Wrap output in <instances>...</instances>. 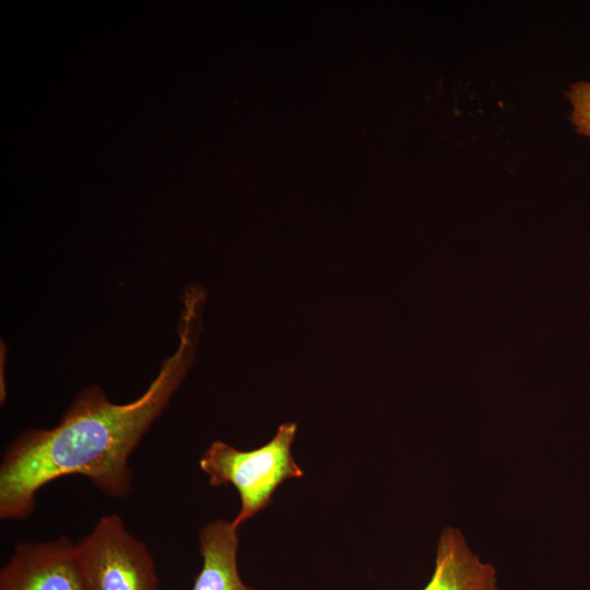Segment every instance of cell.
Instances as JSON below:
<instances>
[{"instance_id":"cell-6","label":"cell","mask_w":590,"mask_h":590,"mask_svg":"<svg viewBox=\"0 0 590 590\" xmlns=\"http://www.w3.org/2000/svg\"><path fill=\"white\" fill-rule=\"evenodd\" d=\"M238 529L232 521L216 520L200 530L202 566L191 590H256L240 578L237 567Z\"/></svg>"},{"instance_id":"cell-3","label":"cell","mask_w":590,"mask_h":590,"mask_svg":"<svg viewBox=\"0 0 590 590\" xmlns=\"http://www.w3.org/2000/svg\"><path fill=\"white\" fill-rule=\"evenodd\" d=\"M75 552L85 590H160L148 546L116 514L101 517Z\"/></svg>"},{"instance_id":"cell-7","label":"cell","mask_w":590,"mask_h":590,"mask_svg":"<svg viewBox=\"0 0 590 590\" xmlns=\"http://www.w3.org/2000/svg\"><path fill=\"white\" fill-rule=\"evenodd\" d=\"M566 96L571 105L569 120L577 133L590 139V82L570 85Z\"/></svg>"},{"instance_id":"cell-5","label":"cell","mask_w":590,"mask_h":590,"mask_svg":"<svg viewBox=\"0 0 590 590\" xmlns=\"http://www.w3.org/2000/svg\"><path fill=\"white\" fill-rule=\"evenodd\" d=\"M497 589L494 566L471 550L459 529L446 527L438 539L433 575L423 590Z\"/></svg>"},{"instance_id":"cell-1","label":"cell","mask_w":590,"mask_h":590,"mask_svg":"<svg viewBox=\"0 0 590 590\" xmlns=\"http://www.w3.org/2000/svg\"><path fill=\"white\" fill-rule=\"evenodd\" d=\"M204 298L184 294L176 352L138 399L117 404L93 385L79 391L51 428H28L5 448L0 464V518L22 520L36 494L66 475L86 477L110 498H126L132 486L129 459L168 405L194 357Z\"/></svg>"},{"instance_id":"cell-2","label":"cell","mask_w":590,"mask_h":590,"mask_svg":"<svg viewBox=\"0 0 590 590\" xmlns=\"http://www.w3.org/2000/svg\"><path fill=\"white\" fill-rule=\"evenodd\" d=\"M295 423L280 425L274 437L262 447L243 451L224 441H213L199 460L212 486L233 485L240 497V510L232 521L238 529L271 503L276 487L304 472L291 455Z\"/></svg>"},{"instance_id":"cell-4","label":"cell","mask_w":590,"mask_h":590,"mask_svg":"<svg viewBox=\"0 0 590 590\" xmlns=\"http://www.w3.org/2000/svg\"><path fill=\"white\" fill-rule=\"evenodd\" d=\"M0 590H85L75 543L67 536L17 543L0 570Z\"/></svg>"}]
</instances>
